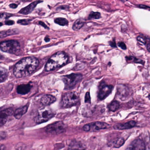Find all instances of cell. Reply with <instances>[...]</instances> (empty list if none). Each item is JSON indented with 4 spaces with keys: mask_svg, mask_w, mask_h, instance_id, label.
<instances>
[{
    "mask_svg": "<svg viewBox=\"0 0 150 150\" xmlns=\"http://www.w3.org/2000/svg\"><path fill=\"white\" fill-rule=\"evenodd\" d=\"M2 57H3V56H2V55H1V54H0V59H2Z\"/></svg>",
    "mask_w": 150,
    "mask_h": 150,
    "instance_id": "60d3db41",
    "label": "cell"
},
{
    "mask_svg": "<svg viewBox=\"0 0 150 150\" xmlns=\"http://www.w3.org/2000/svg\"><path fill=\"white\" fill-rule=\"evenodd\" d=\"M82 74H71L63 77V81L65 84V89H72L81 80Z\"/></svg>",
    "mask_w": 150,
    "mask_h": 150,
    "instance_id": "277c9868",
    "label": "cell"
},
{
    "mask_svg": "<svg viewBox=\"0 0 150 150\" xmlns=\"http://www.w3.org/2000/svg\"><path fill=\"white\" fill-rule=\"evenodd\" d=\"M85 23V20L82 18L78 19L74 22L72 28L74 30H78L80 29Z\"/></svg>",
    "mask_w": 150,
    "mask_h": 150,
    "instance_id": "d6986e66",
    "label": "cell"
},
{
    "mask_svg": "<svg viewBox=\"0 0 150 150\" xmlns=\"http://www.w3.org/2000/svg\"><path fill=\"white\" fill-rule=\"evenodd\" d=\"M3 24L1 23H0V26H2Z\"/></svg>",
    "mask_w": 150,
    "mask_h": 150,
    "instance_id": "b9f144b4",
    "label": "cell"
},
{
    "mask_svg": "<svg viewBox=\"0 0 150 150\" xmlns=\"http://www.w3.org/2000/svg\"><path fill=\"white\" fill-rule=\"evenodd\" d=\"M8 72L5 68L0 67V82H3L7 79Z\"/></svg>",
    "mask_w": 150,
    "mask_h": 150,
    "instance_id": "ffe728a7",
    "label": "cell"
},
{
    "mask_svg": "<svg viewBox=\"0 0 150 150\" xmlns=\"http://www.w3.org/2000/svg\"><path fill=\"white\" fill-rule=\"evenodd\" d=\"M117 94L120 100L125 101L129 99L131 95V92L126 86L119 85L117 87Z\"/></svg>",
    "mask_w": 150,
    "mask_h": 150,
    "instance_id": "30bf717a",
    "label": "cell"
},
{
    "mask_svg": "<svg viewBox=\"0 0 150 150\" xmlns=\"http://www.w3.org/2000/svg\"><path fill=\"white\" fill-rule=\"evenodd\" d=\"M55 115V113L49 109L42 108L38 111L35 121L37 124H41L51 119Z\"/></svg>",
    "mask_w": 150,
    "mask_h": 150,
    "instance_id": "8992f818",
    "label": "cell"
},
{
    "mask_svg": "<svg viewBox=\"0 0 150 150\" xmlns=\"http://www.w3.org/2000/svg\"><path fill=\"white\" fill-rule=\"evenodd\" d=\"M84 149L83 145L78 142H74L70 146V150H83Z\"/></svg>",
    "mask_w": 150,
    "mask_h": 150,
    "instance_id": "603a6c76",
    "label": "cell"
},
{
    "mask_svg": "<svg viewBox=\"0 0 150 150\" xmlns=\"http://www.w3.org/2000/svg\"><path fill=\"white\" fill-rule=\"evenodd\" d=\"M45 41L46 42H49L50 41V38H49L48 37H46L45 38Z\"/></svg>",
    "mask_w": 150,
    "mask_h": 150,
    "instance_id": "f35d334b",
    "label": "cell"
},
{
    "mask_svg": "<svg viewBox=\"0 0 150 150\" xmlns=\"http://www.w3.org/2000/svg\"><path fill=\"white\" fill-rule=\"evenodd\" d=\"M58 8L60 9H62V10H68V9H69V7L68 6H63L59 7Z\"/></svg>",
    "mask_w": 150,
    "mask_h": 150,
    "instance_id": "836d02e7",
    "label": "cell"
},
{
    "mask_svg": "<svg viewBox=\"0 0 150 150\" xmlns=\"http://www.w3.org/2000/svg\"><path fill=\"white\" fill-rule=\"evenodd\" d=\"M66 129L65 124L61 121H58L49 125L46 127L45 131L52 135H58L65 132Z\"/></svg>",
    "mask_w": 150,
    "mask_h": 150,
    "instance_id": "52a82bcc",
    "label": "cell"
},
{
    "mask_svg": "<svg viewBox=\"0 0 150 150\" xmlns=\"http://www.w3.org/2000/svg\"><path fill=\"white\" fill-rule=\"evenodd\" d=\"M39 24H40L41 26H42L43 28H44L45 29H49V28L47 27V25L42 21H39Z\"/></svg>",
    "mask_w": 150,
    "mask_h": 150,
    "instance_id": "8d00e7d4",
    "label": "cell"
},
{
    "mask_svg": "<svg viewBox=\"0 0 150 150\" xmlns=\"http://www.w3.org/2000/svg\"><path fill=\"white\" fill-rule=\"evenodd\" d=\"M6 136L5 132H0V140L4 139L6 138Z\"/></svg>",
    "mask_w": 150,
    "mask_h": 150,
    "instance_id": "d6a6232c",
    "label": "cell"
},
{
    "mask_svg": "<svg viewBox=\"0 0 150 150\" xmlns=\"http://www.w3.org/2000/svg\"><path fill=\"white\" fill-rule=\"evenodd\" d=\"M31 20L30 19H24V20H19L17 23L23 25H28L30 23Z\"/></svg>",
    "mask_w": 150,
    "mask_h": 150,
    "instance_id": "4316f807",
    "label": "cell"
},
{
    "mask_svg": "<svg viewBox=\"0 0 150 150\" xmlns=\"http://www.w3.org/2000/svg\"><path fill=\"white\" fill-rule=\"evenodd\" d=\"M0 50L4 52L10 54H16L21 50V45L16 40L4 41L0 43Z\"/></svg>",
    "mask_w": 150,
    "mask_h": 150,
    "instance_id": "3957f363",
    "label": "cell"
},
{
    "mask_svg": "<svg viewBox=\"0 0 150 150\" xmlns=\"http://www.w3.org/2000/svg\"><path fill=\"white\" fill-rule=\"evenodd\" d=\"M119 106L120 104L118 101L116 100L113 101L108 105V108L110 111L114 112L116 111L119 108Z\"/></svg>",
    "mask_w": 150,
    "mask_h": 150,
    "instance_id": "44dd1931",
    "label": "cell"
},
{
    "mask_svg": "<svg viewBox=\"0 0 150 150\" xmlns=\"http://www.w3.org/2000/svg\"><path fill=\"white\" fill-rule=\"evenodd\" d=\"M113 86L108 85L105 83H102L100 85V89L98 93V99L100 100H104L107 96H108L113 90Z\"/></svg>",
    "mask_w": 150,
    "mask_h": 150,
    "instance_id": "9c48e42d",
    "label": "cell"
},
{
    "mask_svg": "<svg viewBox=\"0 0 150 150\" xmlns=\"http://www.w3.org/2000/svg\"><path fill=\"white\" fill-rule=\"evenodd\" d=\"M111 145L114 147L118 148L122 146L125 143L124 139L122 137H118L115 138L111 141Z\"/></svg>",
    "mask_w": 150,
    "mask_h": 150,
    "instance_id": "ac0fdd59",
    "label": "cell"
},
{
    "mask_svg": "<svg viewBox=\"0 0 150 150\" xmlns=\"http://www.w3.org/2000/svg\"><path fill=\"white\" fill-rule=\"evenodd\" d=\"M136 122L135 121H131L124 123H119L114 125L115 129L124 130L131 129L136 126Z\"/></svg>",
    "mask_w": 150,
    "mask_h": 150,
    "instance_id": "5bb4252c",
    "label": "cell"
},
{
    "mask_svg": "<svg viewBox=\"0 0 150 150\" xmlns=\"http://www.w3.org/2000/svg\"><path fill=\"white\" fill-rule=\"evenodd\" d=\"M101 18V14L99 12H92L88 16V19L89 20L92 19H99Z\"/></svg>",
    "mask_w": 150,
    "mask_h": 150,
    "instance_id": "d4e9b609",
    "label": "cell"
},
{
    "mask_svg": "<svg viewBox=\"0 0 150 150\" xmlns=\"http://www.w3.org/2000/svg\"><path fill=\"white\" fill-rule=\"evenodd\" d=\"M13 110L12 108L0 110V127L6 124L8 118L13 115Z\"/></svg>",
    "mask_w": 150,
    "mask_h": 150,
    "instance_id": "8fae6325",
    "label": "cell"
},
{
    "mask_svg": "<svg viewBox=\"0 0 150 150\" xmlns=\"http://www.w3.org/2000/svg\"><path fill=\"white\" fill-rule=\"evenodd\" d=\"M12 15L11 14L8 13H0V18H5L6 19H8L10 16H12Z\"/></svg>",
    "mask_w": 150,
    "mask_h": 150,
    "instance_id": "f1b7e54d",
    "label": "cell"
},
{
    "mask_svg": "<svg viewBox=\"0 0 150 150\" xmlns=\"http://www.w3.org/2000/svg\"><path fill=\"white\" fill-rule=\"evenodd\" d=\"M39 65V61L34 57H27L20 60L15 66L13 73L18 78H25L32 74Z\"/></svg>",
    "mask_w": 150,
    "mask_h": 150,
    "instance_id": "6da1fadb",
    "label": "cell"
},
{
    "mask_svg": "<svg viewBox=\"0 0 150 150\" xmlns=\"http://www.w3.org/2000/svg\"><path fill=\"white\" fill-rule=\"evenodd\" d=\"M17 31L16 30H9L6 31H3L0 32V38H4L8 36L15 35L17 34Z\"/></svg>",
    "mask_w": 150,
    "mask_h": 150,
    "instance_id": "7402d4cb",
    "label": "cell"
},
{
    "mask_svg": "<svg viewBox=\"0 0 150 150\" xmlns=\"http://www.w3.org/2000/svg\"><path fill=\"white\" fill-rule=\"evenodd\" d=\"M85 102L87 103H91V97L89 92H87L85 96Z\"/></svg>",
    "mask_w": 150,
    "mask_h": 150,
    "instance_id": "83f0119b",
    "label": "cell"
},
{
    "mask_svg": "<svg viewBox=\"0 0 150 150\" xmlns=\"http://www.w3.org/2000/svg\"><path fill=\"white\" fill-rule=\"evenodd\" d=\"M126 59H127V61L129 60V61H133V62H135L136 63H139V64H143V61H142L141 59H138L136 58L133 57H126Z\"/></svg>",
    "mask_w": 150,
    "mask_h": 150,
    "instance_id": "484cf974",
    "label": "cell"
},
{
    "mask_svg": "<svg viewBox=\"0 0 150 150\" xmlns=\"http://www.w3.org/2000/svg\"><path fill=\"white\" fill-rule=\"evenodd\" d=\"M14 23V22L13 21H6L5 22V24H6V25H8V26L13 25Z\"/></svg>",
    "mask_w": 150,
    "mask_h": 150,
    "instance_id": "1f68e13d",
    "label": "cell"
},
{
    "mask_svg": "<svg viewBox=\"0 0 150 150\" xmlns=\"http://www.w3.org/2000/svg\"><path fill=\"white\" fill-rule=\"evenodd\" d=\"M57 99L55 96L51 95H45L40 100V103L44 106H49L56 102Z\"/></svg>",
    "mask_w": 150,
    "mask_h": 150,
    "instance_id": "4fadbf2b",
    "label": "cell"
},
{
    "mask_svg": "<svg viewBox=\"0 0 150 150\" xmlns=\"http://www.w3.org/2000/svg\"><path fill=\"white\" fill-rule=\"evenodd\" d=\"M69 58L66 53L59 52L52 55L45 65V69L50 71L65 65L68 62Z\"/></svg>",
    "mask_w": 150,
    "mask_h": 150,
    "instance_id": "7a4b0ae2",
    "label": "cell"
},
{
    "mask_svg": "<svg viewBox=\"0 0 150 150\" xmlns=\"http://www.w3.org/2000/svg\"><path fill=\"white\" fill-rule=\"evenodd\" d=\"M147 50H148V52H150V43H148V45H147Z\"/></svg>",
    "mask_w": 150,
    "mask_h": 150,
    "instance_id": "ab89813d",
    "label": "cell"
},
{
    "mask_svg": "<svg viewBox=\"0 0 150 150\" xmlns=\"http://www.w3.org/2000/svg\"><path fill=\"white\" fill-rule=\"evenodd\" d=\"M139 8H143V9H148V10H150V7L149 6H145V5H140L139 6Z\"/></svg>",
    "mask_w": 150,
    "mask_h": 150,
    "instance_id": "d590c367",
    "label": "cell"
},
{
    "mask_svg": "<svg viewBox=\"0 0 150 150\" xmlns=\"http://www.w3.org/2000/svg\"><path fill=\"white\" fill-rule=\"evenodd\" d=\"M54 22L60 26H64L68 25L69 22L67 19L64 18H57L54 20Z\"/></svg>",
    "mask_w": 150,
    "mask_h": 150,
    "instance_id": "cb8c5ba5",
    "label": "cell"
},
{
    "mask_svg": "<svg viewBox=\"0 0 150 150\" xmlns=\"http://www.w3.org/2000/svg\"><path fill=\"white\" fill-rule=\"evenodd\" d=\"M17 6H18V5L16 4H11L9 5V7L12 8H17Z\"/></svg>",
    "mask_w": 150,
    "mask_h": 150,
    "instance_id": "74e56055",
    "label": "cell"
},
{
    "mask_svg": "<svg viewBox=\"0 0 150 150\" xmlns=\"http://www.w3.org/2000/svg\"><path fill=\"white\" fill-rule=\"evenodd\" d=\"M146 147L144 142L140 139L133 140L125 150H146Z\"/></svg>",
    "mask_w": 150,
    "mask_h": 150,
    "instance_id": "7c38bea8",
    "label": "cell"
},
{
    "mask_svg": "<svg viewBox=\"0 0 150 150\" xmlns=\"http://www.w3.org/2000/svg\"><path fill=\"white\" fill-rule=\"evenodd\" d=\"M137 39L138 41H139V42L144 44H145L146 43V40L142 37H138Z\"/></svg>",
    "mask_w": 150,
    "mask_h": 150,
    "instance_id": "4dcf8cb0",
    "label": "cell"
},
{
    "mask_svg": "<svg viewBox=\"0 0 150 150\" xmlns=\"http://www.w3.org/2000/svg\"><path fill=\"white\" fill-rule=\"evenodd\" d=\"M28 110V106H24L17 109L14 113L15 117L17 119H20L24 114L27 113Z\"/></svg>",
    "mask_w": 150,
    "mask_h": 150,
    "instance_id": "e0dca14e",
    "label": "cell"
},
{
    "mask_svg": "<svg viewBox=\"0 0 150 150\" xmlns=\"http://www.w3.org/2000/svg\"><path fill=\"white\" fill-rule=\"evenodd\" d=\"M117 45H118V46H119V47H120L121 49H122L123 50H126V49H127L126 45H125V44L123 42H118V44H117Z\"/></svg>",
    "mask_w": 150,
    "mask_h": 150,
    "instance_id": "f546056e",
    "label": "cell"
},
{
    "mask_svg": "<svg viewBox=\"0 0 150 150\" xmlns=\"http://www.w3.org/2000/svg\"><path fill=\"white\" fill-rule=\"evenodd\" d=\"M79 97L76 92H69L62 96L61 105L63 108H71L78 102Z\"/></svg>",
    "mask_w": 150,
    "mask_h": 150,
    "instance_id": "5b68a950",
    "label": "cell"
},
{
    "mask_svg": "<svg viewBox=\"0 0 150 150\" xmlns=\"http://www.w3.org/2000/svg\"><path fill=\"white\" fill-rule=\"evenodd\" d=\"M110 45V46L112 47H116V44L115 41V40H113V41H111L109 42Z\"/></svg>",
    "mask_w": 150,
    "mask_h": 150,
    "instance_id": "e575fe53",
    "label": "cell"
},
{
    "mask_svg": "<svg viewBox=\"0 0 150 150\" xmlns=\"http://www.w3.org/2000/svg\"><path fill=\"white\" fill-rule=\"evenodd\" d=\"M110 125L108 124L103 122H94L85 125L83 127V130L86 132L98 131L100 130L108 129L110 127Z\"/></svg>",
    "mask_w": 150,
    "mask_h": 150,
    "instance_id": "ba28073f",
    "label": "cell"
},
{
    "mask_svg": "<svg viewBox=\"0 0 150 150\" xmlns=\"http://www.w3.org/2000/svg\"><path fill=\"white\" fill-rule=\"evenodd\" d=\"M32 86L30 84H22L17 88V92L19 94L24 95L28 93L31 90Z\"/></svg>",
    "mask_w": 150,
    "mask_h": 150,
    "instance_id": "2e32d148",
    "label": "cell"
},
{
    "mask_svg": "<svg viewBox=\"0 0 150 150\" xmlns=\"http://www.w3.org/2000/svg\"><path fill=\"white\" fill-rule=\"evenodd\" d=\"M42 2V1H34V2H32L31 4H30L28 6L21 9V11L19 12V13L23 15L29 14L34 10L35 8L37 6L38 4Z\"/></svg>",
    "mask_w": 150,
    "mask_h": 150,
    "instance_id": "9a60e30c",
    "label": "cell"
}]
</instances>
